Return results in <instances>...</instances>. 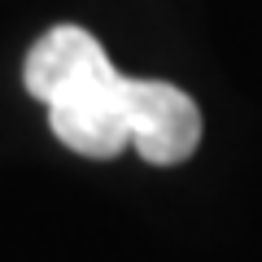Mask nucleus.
Here are the masks:
<instances>
[{
  "label": "nucleus",
  "instance_id": "3",
  "mask_svg": "<svg viewBox=\"0 0 262 262\" xmlns=\"http://www.w3.org/2000/svg\"><path fill=\"white\" fill-rule=\"evenodd\" d=\"M114 70L110 53L101 48V39L83 27H53L35 39V48L27 53V66H22V83L35 101H57V96L75 92L79 83Z\"/></svg>",
  "mask_w": 262,
  "mask_h": 262
},
{
  "label": "nucleus",
  "instance_id": "2",
  "mask_svg": "<svg viewBox=\"0 0 262 262\" xmlns=\"http://www.w3.org/2000/svg\"><path fill=\"white\" fill-rule=\"evenodd\" d=\"M48 127L53 136L79 158H118L131 144L127 127V75L110 70V75L92 79V83L75 88V92L57 96L48 105Z\"/></svg>",
  "mask_w": 262,
  "mask_h": 262
},
{
  "label": "nucleus",
  "instance_id": "1",
  "mask_svg": "<svg viewBox=\"0 0 262 262\" xmlns=\"http://www.w3.org/2000/svg\"><path fill=\"white\" fill-rule=\"evenodd\" d=\"M131 149L153 166H179L201 144V110L166 79H127Z\"/></svg>",
  "mask_w": 262,
  "mask_h": 262
}]
</instances>
